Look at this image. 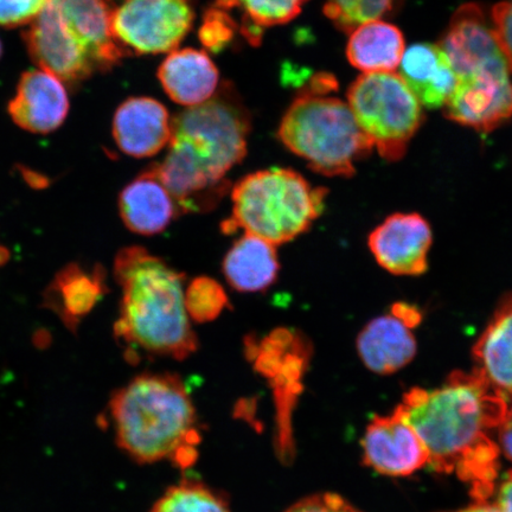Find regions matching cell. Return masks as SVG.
<instances>
[{
	"instance_id": "cell-1",
	"label": "cell",
	"mask_w": 512,
	"mask_h": 512,
	"mask_svg": "<svg viewBox=\"0 0 512 512\" xmlns=\"http://www.w3.org/2000/svg\"><path fill=\"white\" fill-rule=\"evenodd\" d=\"M398 408L424 444L428 465L463 480L476 502L495 495L501 450L492 434L509 403L477 371H453L438 388H412Z\"/></svg>"
},
{
	"instance_id": "cell-2",
	"label": "cell",
	"mask_w": 512,
	"mask_h": 512,
	"mask_svg": "<svg viewBox=\"0 0 512 512\" xmlns=\"http://www.w3.org/2000/svg\"><path fill=\"white\" fill-rule=\"evenodd\" d=\"M251 125L246 106L228 85L172 119L168 155L157 168L181 215L219 206L230 189L228 172L247 155Z\"/></svg>"
},
{
	"instance_id": "cell-3",
	"label": "cell",
	"mask_w": 512,
	"mask_h": 512,
	"mask_svg": "<svg viewBox=\"0 0 512 512\" xmlns=\"http://www.w3.org/2000/svg\"><path fill=\"white\" fill-rule=\"evenodd\" d=\"M114 277L121 288L120 317L115 337L131 362L139 351L150 357L187 360L198 339L185 309V277L163 259L140 246L120 249Z\"/></svg>"
},
{
	"instance_id": "cell-4",
	"label": "cell",
	"mask_w": 512,
	"mask_h": 512,
	"mask_svg": "<svg viewBox=\"0 0 512 512\" xmlns=\"http://www.w3.org/2000/svg\"><path fill=\"white\" fill-rule=\"evenodd\" d=\"M117 444L140 464L169 460L189 469L200 456L196 408L181 377L142 374L114 392L110 401Z\"/></svg>"
},
{
	"instance_id": "cell-5",
	"label": "cell",
	"mask_w": 512,
	"mask_h": 512,
	"mask_svg": "<svg viewBox=\"0 0 512 512\" xmlns=\"http://www.w3.org/2000/svg\"><path fill=\"white\" fill-rule=\"evenodd\" d=\"M328 190L313 187L297 171L273 168L253 172L232 189V216L226 234L243 229L272 243L290 242L312 227L324 210Z\"/></svg>"
},
{
	"instance_id": "cell-6",
	"label": "cell",
	"mask_w": 512,
	"mask_h": 512,
	"mask_svg": "<svg viewBox=\"0 0 512 512\" xmlns=\"http://www.w3.org/2000/svg\"><path fill=\"white\" fill-rule=\"evenodd\" d=\"M278 138L311 170L328 177L354 176L356 164L374 150L348 102L326 94H299L281 119Z\"/></svg>"
},
{
	"instance_id": "cell-7",
	"label": "cell",
	"mask_w": 512,
	"mask_h": 512,
	"mask_svg": "<svg viewBox=\"0 0 512 512\" xmlns=\"http://www.w3.org/2000/svg\"><path fill=\"white\" fill-rule=\"evenodd\" d=\"M348 105L383 159L398 162L418 132L424 113L400 74H363L349 87Z\"/></svg>"
},
{
	"instance_id": "cell-8",
	"label": "cell",
	"mask_w": 512,
	"mask_h": 512,
	"mask_svg": "<svg viewBox=\"0 0 512 512\" xmlns=\"http://www.w3.org/2000/svg\"><path fill=\"white\" fill-rule=\"evenodd\" d=\"M246 354L259 374L270 381L275 408V451L281 463L288 465L296 456L292 414L303 392V379L312 347L309 339L296 330L278 329L262 339L248 337Z\"/></svg>"
},
{
	"instance_id": "cell-9",
	"label": "cell",
	"mask_w": 512,
	"mask_h": 512,
	"mask_svg": "<svg viewBox=\"0 0 512 512\" xmlns=\"http://www.w3.org/2000/svg\"><path fill=\"white\" fill-rule=\"evenodd\" d=\"M191 0H124L115 8L113 31L127 55L172 53L195 22Z\"/></svg>"
},
{
	"instance_id": "cell-10",
	"label": "cell",
	"mask_w": 512,
	"mask_h": 512,
	"mask_svg": "<svg viewBox=\"0 0 512 512\" xmlns=\"http://www.w3.org/2000/svg\"><path fill=\"white\" fill-rule=\"evenodd\" d=\"M439 46L457 80L485 81L511 75L494 27L478 4L467 3L454 12Z\"/></svg>"
},
{
	"instance_id": "cell-11",
	"label": "cell",
	"mask_w": 512,
	"mask_h": 512,
	"mask_svg": "<svg viewBox=\"0 0 512 512\" xmlns=\"http://www.w3.org/2000/svg\"><path fill=\"white\" fill-rule=\"evenodd\" d=\"M24 41L32 61L61 81L76 83L99 72L92 56L49 0L24 32Z\"/></svg>"
},
{
	"instance_id": "cell-12",
	"label": "cell",
	"mask_w": 512,
	"mask_h": 512,
	"mask_svg": "<svg viewBox=\"0 0 512 512\" xmlns=\"http://www.w3.org/2000/svg\"><path fill=\"white\" fill-rule=\"evenodd\" d=\"M363 463L389 477H407L428 465V453L414 428L396 407L375 416L362 439Z\"/></svg>"
},
{
	"instance_id": "cell-13",
	"label": "cell",
	"mask_w": 512,
	"mask_h": 512,
	"mask_svg": "<svg viewBox=\"0 0 512 512\" xmlns=\"http://www.w3.org/2000/svg\"><path fill=\"white\" fill-rule=\"evenodd\" d=\"M432 241V229L425 217L396 213L370 233L368 243L371 254L384 270L416 277L428 270Z\"/></svg>"
},
{
	"instance_id": "cell-14",
	"label": "cell",
	"mask_w": 512,
	"mask_h": 512,
	"mask_svg": "<svg viewBox=\"0 0 512 512\" xmlns=\"http://www.w3.org/2000/svg\"><path fill=\"white\" fill-rule=\"evenodd\" d=\"M69 98L62 81L46 70H30L19 80L10 101L12 120L31 133L54 132L66 120Z\"/></svg>"
},
{
	"instance_id": "cell-15",
	"label": "cell",
	"mask_w": 512,
	"mask_h": 512,
	"mask_svg": "<svg viewBox=\"0 0 512 512\" xmlns=\"http://www.w3.org/2000/svg\"><path fill=\"white\" fill-rule=\"evenodd\" d=\"M113 137L128 156H156L171 142L172 119L159 101L147 96L130 98L114 114Z\"/></svg>"
},
{
	"instance_id": "cell-16",
	"label": "cell",
	"mask_w": 512,
	"mask_h": 512,
	"mask_svg": "<svg viewBox=\"0 0 512 512\" xmlns=\"http://www.w3.org/2000/svg\"><path fill=\"white\" fill-rule=\"evenodd\" d=\"M82 47L88 51L99 72L115 66L127 55L113 31L112 0H49Z\"/></svg>"
},
{
	"instance_id": "cell-17",
	"label": "cell",
	"mask_w": 512,
	"mask_h": 512,
	"mask_svg": "<svg viewBox=\"0 0 512 512\" xmlns=\"http://www.w3.org/2000/svg\"><path fill=\"white\" fill-rule=\"evenodd\" d=\"M119 213L127 229L143 236L162 234L181 216L157 164L145 169L120 192Z\"/></svg>"
},
{
	"instance_id": "cell-18",
	"label": "cell",
	"mask_w": 512,
	"mask_h": 512,
	"mask_svg": "<svg viewBox=\"0 0 512 512\" xmlns=\"http://www.w3.org/2000/svg\"><path fill=\"white\" fill-rule=\"evenodd\" d=\"M106 272L100 265L87 270L69 264L55 275L43 292V306L53 311L66 328L75 334L83 318L106 296Z\"/></svg>"
},
{
	"instance_id": "cell-19",
	"label": "cell",
	"mask_w": 512,
	"mask_h": 512,
	"mask_svg": "<svg viewBox=\"0 0 512 512\" xmlns=\"http://www.w3.org/2000/svg\"><path fill=\"white\" fill-rule=\"evenodd\" d=\"M158 79L169 98L187 108L209 101L220 88L215 63L206 51L194 48L172 51L160 64Z\"/></svg>"
},
{
	"instance_id": "cell-20",
	"label": "cell",
	"mask_w": 512,
	"mask_h": 512,
	"mask_svg": "<svg viewBox=\"0 0 512 512\" xmlns=\"http://www.w3.org/2000/svg\"><path fill=\"white\" fill-rule=\"evenodd\" d=\"M357 351L370 371L392 375L414 360L418 343L412 329L388 313L364 326L357 337Z\"/></svg>"
},
{
	"instance_id": "cell-21",
	"label": "cell",
	"mask_w": 512,
	"mask_h": 512,
	"mask_svg": "<svg viewBox=\"0 0 512 512\" xmlns=\"http://www.w3.org/2000/svg\"><path fill=\"white\" fill-rule=\"evenodd\" d=\"M400 76L421 106L445 107L457 86V75L439 44L416 43L403 54Z\"/></svg>"
},
{
	"instance_id": "cell-22",
	"label": "cell",
	"mask_w": 512,
	"mask_h": 512,
	"mask_svg": "<svg viewBox=\"0 0 512 512\" xmlns=\"http://www.w3.org/2000/svg\"><path fill=\"white\" fill-rule=\"evenodd\" d=\"M475 371L512 403V293L496 307L472 349Z\"/></svg>"
},
{
	"instance_id": "cell-23",
	"label": "cell",
	"mask_w": 512,
	"mask_h": 512,
	"mask_svg": "<svg viewBox=\"0 0 512 512\" xmlns=\"http://www.w3.org/2000/svg\"><path fill=\"white\" fill-rule=\"evenodd\" d=\"M277 246L247 234L234 242L223 260L222 270L230 287L241 293L264 292L279 273Z\"/></svg>"
},
{
	"instance_id": "cell-24",
	"label": "cell",
	"mask_w": 512,
	"mask_h": 512,
	"mask_svg": "<svg viewBox=\"0 0 512 512\" xmlns=\"http://www.w3.org/2000/svg\"><path fill=\"white\" fill-rule=\"evenodd\" d=\"M405 51V37L401 30L382 19L352 30L347 44L351 66L364 74L395 73Z\"/></svg>"
},
{
	"instance_id": "cell-25",
	"label": "cell",
	"mask_w": 512,
	"mask_h": 512,
	"mask_svg": "<svg viewBox=\"0 0 512 512\" xmlns=\"http://www.w3.org/2000/svg\"><path fill=\"white\" fill-rule=\"evenodd\" d=\"M307 2L309 0H217L215 6L228 11L240 9L241 32L256 46L261 40L262 30L291 22Z\"/></svg>"
},
{
	"instance_id": "cell-26",
	"label": "cell",
	"mask_w": 512,
	"mask_h": 512,
	"mask_svg": "<svg viewBox=\"0 0 512 512\" xmlns=\"http://www.w3.org/2000/svg\"><path fill=\"white\" fill-rule=\"evenodd\" d=\"M151 512H232L219 491L192 478L170 486L153 505Z\"/></svg>"
},
{
	"instance_id": "cell-27",
	"label": "cell",
	"mask_w": 512,
	"mask_h": 512,
	"mask_svg": "<svg viewBox=\"0 0 512 512\" xmlns=\"http://www.w3.org/2000/svg\"><path fill=\"white\" fill-rule=\"evenodd\" d=\"M402 0H326L324 14L343 32L377 21L399 9Z\"/></svg>"
},
{
	"instance_id": "cell-28",
	"label": "cell",
	"mask_w": 512,
	"mask_h": 512,
	"mask_svg": "<svg viewBox=\"0 0 512 512\" xmlns=\"http://www.w3.org/2000/svg\"><path fill=\"white\" fill-rule=\"evenodd\" d=\"M185 309L191 322L210 323L229 306L224 288L216 280L198 277L185 287Z\"/></svg>"
},
{
	"instance_id": "cell-29",
	"label": "cell",
	"mask_w": 512,
	"mask_h": 512,
	"mask_svg": "<svg viewBox=\"0 0 512 512\" xmlns=\"http://www.w3.org/2000/svg\"><path fill=\"white\" fill-rule=\"evenodd\" d=\"M238 25L228 15L227 10L217 8L210 9L203 17L200 29V38L204 47L209 50L220 51L228 47L232 42Z\"/></svg>"
},
{
	"instance_id": "cell-30",
	"label": "cell",
	"mask_w": 512,
	"mask_h": 512,
	"mask_svg": "<svg viewBox=\"0 0 512 512\" xmlns=\"http://www.w3.org/2000/svg\"><path fill=\"white\" fill-rule=\"evenodd\" d=\"M48 0H0V27L15 28L31 23Z\"/></svg>"
},
{
	"instance_id": "cell-31",
	"label": "cell",
	"mask_w": 512,
	"mask_h": 512,
	"mask_svg": "<svg viewBox=\"0 0 512 512\" xmlns=\"http://www.w3.org/2000/svg\"><path fill=\"white\" fill-rule=\"evenodd\" d=\"M285 512H362L342 496L323 492L300 499Z\"/></svg>"
},
{
	"instance_id": "cell-32",
	"label": "cell",
	"mask_w": 512,
	"mask_h": 512,
	"mask_svg": "<svg viewBox=\"0 0 512 512\" xmlns=\"http://www.w3.org/2000/svg\"><path fill=\"white\" fill-rule=\"evenodd\" d=\"M491 23L512 75V0H503L494 6Z\"/></svg>"
},
{
	"instance_id": "cell-33",
	"label": "cell",
	"mask_w": 512,
	"mask_h": 512,
	"mask_svg": "<svg viewBox=\"0 0 512 512\" xmlns=\"http://www.w3.org/2000/svg\"><path fill=\"white\" fill-rule=\"evenodd\" d=\"M496 434L499 450L512 463V407H509Z\"/></svg>"
},
{
	"instance_id": "cell-34",
	"label": "cell",
	"mask_w": 512,
	"mask_h": 512,
	"mask_svg": "<svg viewBox=\"0 0 512 512\" xmlns=\"http://www.w3.org/2000/svg\"><path fill=\"white\" fill-rule=\"evenodd\" d=\"M390 313L396 318H399L402 323H405L408 328L412 330L419 326L422 322V312L418 306L407 303H395L390 307Z\"/></svg>"
},
{
	"instance_id": "cell-35",
	"label": "cell",
	"mask_w": 512,
	"mask_h": 512,
	"mask_svg": "<svg viewBox=\"0 0 512 512\" xmlns=\"http://www.w3.org/2000/svg\"><path fill=\"white\" fill-rule=\"evenodd\" d=\"M495 507L498 512H512V471H509L498 485Z\"/></svg>"
},
{
	"instance_id": "cell-36",
	"label": "cell",
	"mask_w": 512,
	"mask_h": 512,
	"mask_svg": "<svg viewBox=\"0 0 512 512\" xmlns=\"http://www.w3.org/2000/svg\"><path fill=\"white\" fill-rule=\"evenodd\" d=\"M459 512H498V510L495 507V504H491L489 502H476L475 504L470 505V507Z\"/></svg>"
},
{
	"instance_id": "cell-37",
	"label": "cell",
	"mask_w": 512,
	"mask_h": 512,
	"mask_svg": "<svg viewBox=\"0 0 512 512\" xmlns=\"http://www.w3.org/2000/svg\"><path fill=\"white\" fill-rule=\"evenodd\" d=\"M10 259V253L5 247H0V266H3Z\"/></svg>"
},
{
	"instance_id": "cell-38",
	"label": "cell",
	"mask_w": 512,
	"mask_h": 512,
	"mask_svg": "<svg viewBox=\"0 0 512 512\" xmlns=\"http://www.w3.org/2000/svg\"><path fill=\"white\" fill-rule=\"evenodd\" d=\"M0 56H2V43H0Z\"/></svg>"
}]
</instances>
